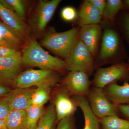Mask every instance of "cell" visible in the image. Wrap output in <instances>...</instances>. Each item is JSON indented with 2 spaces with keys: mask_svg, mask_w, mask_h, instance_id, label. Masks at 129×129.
I'll return each mask as SVG.
<instances>
[{
  "mask_svg": "<svg viewBox=\"0 0 129 129\" xmlns=\"http://www.w3.org/2000/svg\"><path fill=\"white\" fill-rule=\"evenodd\" d=\"M35 88L31 97V105L43 106L48 101L52 86L43 85Z\"/></svg>",
  "mask_w": 129,
  "mask_h": 129,
  "instance_id": "cell-22",
  "label": "cell"
},
{
  "mask_svg": "<svg viewBox=\"0 0 129 129\" xmlns=\"http://www.w3.org/2000/svg\"><path fill=\"white\" fill-rule=\"evenodd\" d=\"M63 87L58 90L53 104L55 109L57 122L69 115L74 114L78 107L73 98Z\"/></svg>",
  "mask_w": 129,
  "mask_h": 129,
  "instance_id": "cell-12",
  "label": "cell"
},
{
  "mask_svg": "<svg viewBox=\"0 0 129 129\" xmlns=\"http://www.w3.org/2000/svg\"><path fill=\"white\" fill-rule=\"evenodd\" d=\"M61 2L60 0L39 1L31 22L37 34L40 35L43 33Z\"/></svg>",
  "mask_w": 129,
  "mask_h": 129,
  "instance_id": "cell-10",
  "label": "cell"
},
{
  "mask_svg": "<svg viewBox=\"0 0 129 129\" xmlns=\"http://www.w3.org/2000/svg\"><path fill=\"white\" fill-rule=\"evenodd\" d=\"M0 45H8L14 46L12 45L11 44H9V43H8V42H7L6 41H4V40H3L1 38H0Z\"/></svg>",
  "mask_w": 129,
  "mask_h": 129,
  "instance_id": "cell-35",
  "label": "cell"
},
{
  "mask_svg": "<svg viewBox=\"0 0 129 129\" xmlns=\"http://www.w3.org/2000/svg\"><path fill=\"white\" fill-rule=\"evenodd\" d=\"M90 2L98 9L102 15L106 7V1L105 0H89Z\"/></svg>",
  "mask_w": 129,
  "mask_h": 129,
  "instance_id": "cell-31",
  "label": "cell"
},
{
  "mask_svg": "<svg viewBox=\"0 0 129 129\" xmlns=\"http://www.w3.org/2000/svg\"><path fill=\"white\" fill-rule=\"evenodd\" d=\"M109 101L115 106L129 104V83L124 82L122 85L117 83L107 86L103 89Z\"/></svg>",
  "mask_w": 129,
  "mask_h": 129,
  "instance_id": "cell-15",
  "label": "cell"
},
{
  "mask_svg": "<svg viewBox=\"0 0 129 129\" xmlns=\"http://www.w3.org/2000/svg\"><path fill=\"white\" fill-rule=\"evenodd\" d=\"M0 129H7L5 120L0 119Z\"/></svg>",
  "mask_w": 129,
  "mask_h": 129,
  "instance_id": "cell-34",
  "label": "cell"
},
{
  "mask_svg": "<svg viewBox=\"0 0 129 129\" xmlns=\"http://www.w3.org/2000/svg\"><path fill=\"white\" fill-rule=\"evenodd\" d=\"M122 25L126 37L129 43V13H125L122 20Z\"/></svg>",
  "mask_w": 129,
  "mask_h": 129,
  "instance_id": "cell-30",
  "label": "cell"
},
{
  "mask_svg": "<svg viewBox=\"0 0 129 129\" xmlns=\"http://www.w3.org/2000/svg\"><path fill=\"white\" fill-rule=\"evenodd\" d=\"M79 39L86 46L94 57L96 53L101 33V28L98 24L80 26Z\"/></svg>",
  "mask_w": 129,
  "mask_h": 129,
  "instance_id": "cell-13",
  "label": "cell"
},
{
  "mask_svg": "<svg viewBox=\"0 0 129 129\" xmlns=\"http://www.w3.org/2000/svg\"><path fill=\"white\" fill-rule=\"evenodd\" d=\"M0 38L12 45L22 48L26 41L20 35L0 21Z\"/></svg>",
  "mask_w": 129,
  "mask_h": 129,
  "instance_id": "cell-19",
  "label": "cell"
},
{
  "mask_svg": "<svg viewBox=\"0 0 129 129\" xmlns=\"http://www.w3.org/2000/svg\"><path fill=\"white\" fill-rule=\"evenodd\" d=\"M80 27L62 32L51 31L45 35L41 44L61 57L67 59L79 40Z\"/></svg>",
  "mask_w": 129,
  "mask_h": 129,
  "instance_id": "cell-2",
  "label": "cell"
},
{
  "mask_svg": "<svg viewBox=\"0 0 129 129\" xmlns=\"http://www.w3.org/2000/svg\"><path fill=\"white\" fill-rule=\"evenodd\" d=\"M86 98L92 112L99 118L120 115L117 106L109 101L103 89L93 86L90 89Z\"/></svg>",
  "mask_w": 129,
  "mask_h": 129,
  "instance_id": "cell-6",
  "label": "cell"
},
{
  "mask_svg": "<svg viewBox=\"0 0 129 129\" xmlns=\"http://www.w3.org/2000/svg\"><path fill=\"white\" fill-rule=\"evenodd\" d=\"M11 90L9 88L0 85V98L7 96Z\"/></svg>",
  "mask_w": 129,
  "mask_h": 129,
  "instance_id": "cell-33",
  "label": "cell"
},
{
  "mask_svg": "<svg viewBox=\"0 0 129 129\" xmlns=\"http://www.w3.org/2000/svg\"><path fill=\"white\" fill-rule=\"evenodd\" d=\"M5 120L7 129H29L25 111L12 110Z\"/></svg>",
  "mask_w": 129,
  "mask_h": 129,
  "instance_id": "cell-18",
  "label": "cell"
},
{
  "mask_svg": "<svg viewBox=\"0 0 129 129\" xmlns=\"http://www.w3.org/2000/svg\"><path fill=\"white\" fill-rule=\"evenodd\" d=\"M57 73L51 70H27L19 74L14 86L16 88H27L48 85L52 87L59 81Z\"/></svg>",
  "mask_w": 129,
  "mask_h": 129,
  "instance_id": "cell-3",
  "label": "cell"
},
{
  "mask_svg": "<svg viewBox=\"0 0 129 129\" xmlns=\"http://www.w3.org/2000/svg\"><path fill=\"white\" fill-rule=\"evenodd\" d=\"M70 72L80 71L89 76L95 68L94 57L87 47L79 39L70 55L64 60Z\"/></svg>",
  "mask_w": 129,
  "mask_h": 129,
  "instance_id": "cell-4",
  "label": "cell"
},
{
  "mask_svg": "<svg viewBox=\"0 0 129 129\" xmlns=\"http://www.w3.org/2000/svg\"><path fill=\"white\" fill-rule=\"evenodd\" d=\"M123 7V2L121 0H108L102 16L104 18L113 22L118 12Z\"/></svg>",
  "mask_w": 129,
  "mask_h": 129,
  "instance_id": "cell-24",
  "label": "cell"
},
{
  "mask_svg": "<svg viewBox=\"0 0 129 129\" xmlns=\"http://www.w3.org/2000/svg\"><path fill=\"white\" fill-rule=\"evenodd\" d=\"M12 110L7 97L0 98V119L5 120Z\"/></svg>",
  "mask_w": 129,
  "mask_h": 129,
  "instance_id": "cell-28",
  "label": "cell"
},
{
  "mask_svg": "<svg viewBox=\"0 0 129 129\" xmlns=\"http://www.w3.org/2000/svg\"><path fill=\"white\" fill-rule=\"evenodd\" d=\"M0 18L4 23L25 40H28L29 29L27 25L5 1L0 0Z\"/></svg>",
  "mask_w": 129,
  "mask_h": 129,
  "instance_id": "cell-11",
  "label": "cell"
},
{
  "mask_svg": "<svg viewBox=\"0 0 129 129\" xmlns=\"http://www.w3.org/2000/svg\"><path fill=\"white\" fill-rule=\"evenodd\" d=\"M117 106L120 114L124 116L125 119L129 120V104L119 105Z\"/></svg>",
  "mask_w": 129,
  "mask_h": 129,
  "instance_id": "cell-32",
  "label": "cell"
},
{
  "mask_svg": "<svg viewBox=\"0 0 129 129\" xmlns=\"http://www.w3.org/2000/svg\"><path fill=\"white\" fill-rule=\"evenodd\" d=\"M0 21H2L1 20V18H0Z\"/></svg>",
  "mask_w": 129,
  "mask_h": 129,
  "instance_id": "cell-38",
  "label": "cell"
},
{
  "mask_svg": "<svg viewBox=\"0 0 129 129\" xmlns=\"http://www.w3.org/2000/svg\"><path fill=\"white\" fill-rule=\"evenodd\" d=\"M61 16L64 21L70 22L73 21L77 17V13L74 8L67 7L62 10Z\"/></svg>",
  "mask_w": 129,
  "mask_h": 129,
  "instance_id": "cell-29",
  "label": "cell"
},
{
  "mask_svg": "<svg viewBox=\"0 0 129 129\" xmlns=\"http://www.w3.org/2000/svg\"><path fill=\"white\" fill-rule=\"evenodd\" d=\"M118 81L128 82L129 72L127 63H117L110 67L97 69L92 81L93 86L103 89Z\"/></svg>",
  "mask_w": 129,
  "mask_h": 129,
  "instance_id": "cell-5",
  "label": "cell"
},
{
  "mask_svg": "<svg viewBox=\"0 0 129 129\" xmlns=\"http://www.w3.org/2000/svg\"><path fill=\"white\" fill-rule=\"evenodd\" d=\"M21 55L20 48L8 45H0V57Z\"/></svg>",
  "mask_w": 129,
  "mask_h": 129,
  "instance_id": "cell-26",
  "label": "cell"
},
{
  "mask_svg": "<svg viewBox=\"0 0 129 129\" xmlns=\"http://www.w3.org/2000/svg\"><path fill=\"white\" fill-rule=\"evenodd\" d=\"M73 98L83 113L84 118L83 129H101L99 118L92 112L87 98L75 96Z\"/></svg>",
  "mask_w": 129,
  "mask_h": 129,
  "instance_id": "cell-17",
  "label": "cell"
},
{
  "mask_svg": "<svg viewBox=\"0 0 129 129\" xmlns=\"http://www.w3.org/2000/svg\"><path fill=\"white\" fill-rule=\"evenodd\" d=\"M21 57L23 64L26 67H37L58 73L68 70L64 60L47 52L34 39L25 42L21 51Z\"/></svg>",
  "mask_w": 129,
  "mask_h": 129,
  "instance_id": "cell-1",
  "label": "cell"
},
{
  "mask_svg": "<svg viewBox=\"0 0 129 129\" xmlns=\"http://www.w3.org/2000/svg\"><path fill=\"white\" fill-rule=\"evenodd\" d=\"M127 65H128V70L129 72V61L128 63H127Z\"/></svg>",
  "mask_w": 129,
  "mask_h": 129,
  "instance_id": "cell-37",
  "label": "cell"
},
{
  "mask_svg": "<svg viewBox=\"0 0 129 129\" xmlns=\"http://www.w3.org/2000/svg\"><path fill=\"white\" fill-rule=\"evenodd\" d=\"M12 9L24 21L25 17V5L23 1L21 0H5Z\"/></svg>",
  "mask_w": 129,
  "mask_h": 129,
  "instance_id": "cell-25",
  "label": "cell"
},
{
  "mask_svg": "<svg viewBox=\"0 0 129 129\" xmlns=\"http://www.w3.org/2000/svg\"><path fill=\"white\" fill-rule=\"evenodd\" d=\"M55 129H77L74 114L67 116L58 121Z\"/></svg>",
  "mask_w": 129,
  "mask_h": 129,
  "instance_id": "cell-27",
  "label": "cell"
},
{
  "mask_svg": "<svg viewBox=\"0 0 129 129\" xmlns=\"http://www.w3.org/2000/svg\"><path fill=\"white\" fill-rule=\"evenodd\" d=\"M57 123L56 113L54 104L44 111L35 129H55Z\"/></svg>",
  "mask_w": 129,
  "mask_h": 129,
  "instance_id": "cell-21",
  "label": "cell"
},
{
  "mask_svg": "<svg viewBox=\"0 0 129 129\" xmlns=\"http://www.w3.org/2000/svg\"><path fill=\"white\" fill-rule=\"evenodd\" d=\"M122 52V43L117 30L111 27L106 28L102 39L99 61L104 62L117 57Z\"/></svg>",
  "mask_w": 129,
  "mask_h": 129,
  "instance_id": "cell-8",
  "label": "cell"
},
{
  "mask_svg": "<svg viewBox=\"0 0 129 129\" xmlns=\"http://www.w3.org/2000/svg\"><path fill=\"white\" fill-rule=\"evenodd\" d=\"M25 111L29 129H35L44 114L43 106L31 105Z\"/></svg>",
  "mask_w": 129,
  "mask_h": 129,
  "instance_id": "cell-23",
  "label": "cell"
},
{
  "mask_svg": "<svg viewBox=\"0 0 129 129\" xmlns=\"http://www.w3.org/2000/svg\"><path fill=\"white\" fill-rule=\"evenodd\" d=\"M101 129H129V120L117 115L99 118Z\"/></svg>",
  "mask_w": 129,
  "mask_h": 129,
  "instance_id": "cell-20",
  "label": "cell"
},
{
  "mask_svg": "<svg viewBox=\"0 0 129 129\" xmlns=\"http://www.w3.org/2000/svg\"><path fill=\"white\" fill-rule=\"evenodd\" d=\"M125 5L127 6V7L129 8V0H127L124 1Z\"/></svg>",
  "mask_w": 129,
  "mask_h": 129,
  "instance_id": "cell-36",
  "label": "cell"
},
{
  "mask_svg": "<svg viewBox=\"0 0 129 129\" xmlns=\"http://www.w3.org/2000/svg\"><path fill=\"white\" fill-rule=\"evenodd\" d=\"M87 74L80 71H72L62 81V87L70 96L87 97L92 82Z\"/></svg>",
  "mask_w": 129,
  "mask_h": 129,
  "instance_id": "cell-7",
  "label": "cell"
},
{
  "mask_svg": "<svg viewBox=\"0 0 129 129\" xmlns=\"http://www.w3.org/2000/svg\"><path fill=\"white\" fill-rule=\"evenodd\" d=\"M23 65L21 55L0 57V85L14 86Z\"/></svg>",
  "mask_w": 129,
  "mask_h": 129,
  "instance_id": "cell-9",
  "label": "cell"
},
{
  "mask_svg": "<svg viewBox=\"0 0 129 129\" xmlns=\"http://www.w3.org/2000/svg\"><path fill=\"white\" fill-rule=\"evenodd\" d=\"M103 16L89 0L84 1L81 6L78 13V23L80 26L89 24H98Z\"/></svg>",
  "mask_w": 129,
  "mask_h": 129,
  "instance_id": "cell-16",
  "label": "cell"
},
{
  "mask_svg": "<svg viewBox=\"0 0 129 129\" xmlns=\"http://www.w3.org/2000/svg\"><path fill=\"white\" fill-rule=\"evenodd\" d=\"M35 88H15L7 97L12 110L26 111L31 105Z\"/></svg>",
  "mask_w": 129,
  "mask_h": 129,
  "instance_id": "cell-14",
  "label": "cell"
}]
</instances>
